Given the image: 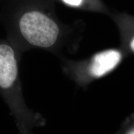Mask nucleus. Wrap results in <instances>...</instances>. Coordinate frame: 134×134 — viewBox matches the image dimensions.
<instances>
[{
	"label": "nucleus",
	"mask_w": 134,
	"mask_h": 134,
	"mask_svg": "<svg viewBox=\"0 0 134 134\" xmlns=\"http://www.w3.org/2000/svg\"><path fill=\"white\" fill-rule=\"evenodd\" d=\"M0 94L14 118L19 134H34L35 129L45 125L42 115L28 108L25 102L16 52L5 43H0Z\"/></svg>",
	"instance_id": "obj_1"
},
{
	"label": "nucleus",
	"mask_w": 134,
	"mask_h": 134,
	"mask_svg": "<svg viewBox=\"0 0 134 134\" xmlns=\"http://www.w3.org/2000/svg\"><path fill=\"white\" fill-rule=\"evenodd\" d=\"M20 34L30 46L48 48L56 43L60 29L48 15L38 9H31L21 15L18 23Z\"/></svg>",
	"instance_id": "obj_2"
},
{
	"label": "nucleus",
	"mask_w": 134,
	"mask_h": 134,
	"mask_svg": "<svg viewBox=\"0 0 134 134\" xmlns=\"http://www.w3.org/2000/svg\"><path fill=\"white\" fill-rule=\"evenodd\" d=\"M121 54L115 50H108L99 53L94 57L90 66V72L93 76L100 77L107 74L118 65Z\"/></svg>",
	"instance_id": "obj_3"
},
{
	"label": "nucleus",
	"mask_w": 134,
	"mask_h": 134,
	"mask_svg": "<svg viewBox=\"0 0 134 134\" xmlns=\"http://www.w3.org/2000/svg\"><path fill=\"white\" fill-rule=\"evenodd\" d=\"M66 4L73 6H78L83 2V0H63Z\"/></svg>",
	"instance_id": "obj_4"
},
{
	"label": "nucleus",
	"mask_w": 134,
	"mask_h": 134,
	"mask_svg": "<svg viewBox=\"0 0 134 134\" xmlns=\"http://www.w3.org/2000/svg\"><path fill=\"white\" fill-rule=\"evenodd\" d=\"M130 47H131L132 50L134 52V38L132 40L131 43H130Z\"/></svg>",
	"instance_id": "obj_5"
},
{
	"label": "nucleus",
	"mask_w": 134,
	"mask_h": 134,
	"mask_svg": "<svg viewBox=\"0 0 134 134\" xmlns=\"http://www.w3.org/2000/svg\"><path fill=\"white\" fill-rule=\"evenodd\" d=\"M128 134H134V129L130 130V131L128 133Z\"/></svg>",
	"instance_id": "obj_6"
}]
</instances>
